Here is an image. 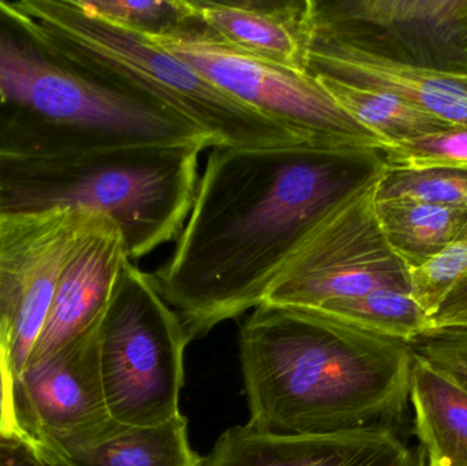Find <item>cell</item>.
Wrapping results in <instances>:
<instances>
[{"label": "cell", "instance_id": "cell-1", "mask_svg": "<svg viewBox=\"0 0 467 466\" xmlns=\"http://www.w3.org/2000/svg\"><path fill=\"white\" fill-rule=\"evenodd\" d=\"M378 150L213 147L159 290L193 339L264 303L304 243L384 171Z\"/></svg>", "mask_w": 467, "mask_h": 466}, {"label": "cell", "instance_id": "cell-2", "mask_svg": "<svg viewBox=\"0 0 467 466\" xmlns=\"http://www.w3.org/2000/svg\"><path fill=\"white\" fill-rule=\"evenodd\" d=\"M247 426L272 435L400 430L413 352L305 309L261 304L239 333Z\"/></svg>", "mask_w": 467, "mask_h": 466}, {"label": "cell", "instance_id": "cell-3", "mask_svg": "<svg viewBox=\"0 0 467 466\" xmlns=\"http://www.w3.org/2000/svg\"><path fill=\"white\" fill-rule=\"evenodd\" d=\"M213 137L63 51L0 0V158H52Z\"/></svg>", "mask_w": 467, "mask_h": 466}, {"label": "cell", "instance_id": "cell-4", "mask_svg": "<svg viewBox=\"0 0 467 466\" xmlns=\"http://www.w3.org/2000/svg\"><path fill=\"white\" fill-rule=\"evenodd\" d=\"M202 144H140L0 158V215L71 208L111 219L129 260L177 241L193 207Z\"/></svg>", "mask_w": 467, "mask_h": 466}, {"label": "cell", "instance_id": "cell-5", "mask_svg": "<svg viewBox=\"0 0 467 466\" xmlns=\"http://www.w3.org/2000/svg\"><path fill=\"white\" fill-rule=\"evenodd\" d=\"M13 3L63 51L177 112L213 137L216 147L305 144L287 129L219 89L163 47L96 16L82 0Z\"/></svg>", "mask_w": 467, "mask_h": 466}, {"label": "cell", "instance_id": "cell-6", "mask_svg": "<svg viewBox=\"0 0 467 466\" xmlns=\"http://www.w3.org/2000/svg\"><path fill=\"white\" fill-rule=\"evenodd\" d=\"M189 342L155 276L128 260L99 325L101 379L117 423L153 427L181 415Z\"/></svg>", "mask_w": 467, "mask_h": 466}, {"label": "cell", "instance_id": "cell-7", "mask_svg": "<svg viewBox=\"0 0 467 466\" xmlns=\"http://www.w3.org/2000/svg\"><path fill=\"white\" fill-rule=\"evenodd\" d=\"M148 38L305 144L384 150L383 142L337 106L315 77L241 51L213 35L202 21L174 35Z\"/></svg>", "mask_w": 467, "mask_h": 466}, {"label": "cell", "instance_id": "cell-8", "mask_svg": "<svg viewBox=\"0 0 467 466\" xmlns=\"http://www.w3.org/2000/svg\"><path fill=\"white\" fill-rule=\"evenodd\" d=\"M378 180L304 243L263 304L316 311L378 290L410 293L408 268L387 243L376 215Z\"/></svg>", "mask_w": 467, "mask_h": 466}, {"label": "cell", "instance_id": "cell-9", "mask_svg": "<svg viewBox=\"0 0 467 466\" xmlns=\"http://www.w3.org/2000/svg\"><path fill=\"white\" fill-rule=\"evenodd\" d=\"M313 24L317 40L467 74V0H315Z\"/></svg>", "mask_w": 467, "mask_h": 466}, {"label": "cell", "instance_id": "cell-10", "mask_svg": "<svg viewBox=\"0 0 467 466\" xmlns=\"http://www.w3.org/2000/svg\"><path fill=\"white\" fill-rule=\"evenodd\" d=\"M87 210L0 215V350L18 377L29 361Z\"/></svg>", "mask_w": 467, "mask_h": 466}, {"label": "cell", "instance_id": "cell-11", "mask_svg": "<svg viewBox=\"0 0 467 466\" xmlns=\"http://www.w3.org/2000/svg\"><path fill=\"white\" fill-rule=\"evenodd\" d=\"M99 325L14 378L22 429L62 454L98 442L122 426L107 407Z\"/></svg>", "mask_w": 467, "mask_h": 466}, {"label": "cell", "instance_id": "cell-12", "mask_svg": "<svg viewBox=\"0 0 467 466\" xmlns=\"http://www.w3.org/2000/svg\"><path fill=\"white\" fill-rule=\"evenodd\" d=\"M128 260L117 224L89 211L63 265L27 366L49 357L100 323Z\"/></svg>", "mask_w": 467, "mask_h": 466}, {"label": "cell", "instance_id": "cell-13", "mask_svg": "<svg viewBox=\"0 0 467 466\" xmlns=\"http://www.w3.org/2000/svg\"><path fill=\"white\" fill-rule=\"evenodd\" d=\"M202 466H427L424 451L389 427L329 435H272L247 426L224 431Z\"/></svg>", "mask_w": 467, "mask_h": 466}, {"label": "cell", "instance_id": "cell-14", "mask_svg": "<svg viewBox=\"0 0 467 466\" xmlns=\"http://www.w3.org/2000/svg\"><path fill=\"white\" fill-rule=\"evenodd\" d=\"M202 24L224 43L309 73L315 0H191Z\"/></svg>", "mask_w": 467, "mask_h": 466}, {"label": "cell", "instance_id": "cell-15", "mask_svg": "<svg viewBox=\"0 0 467 466\" xmlns=\"http://www.w3.org/2000/svg\"><path fill=\"white\" fill-rule=\"evenodd\" d=\"M309 74L394 93L444 122L467 129V74L410 67L317 38L310 48Z\"/></svg>", "mask_w": 467, "mask_h": 466}, {"label": "cell", "instance_id": "cell-16", "mask_svg": "<svg viewBox=\"0 0 467 466\" xmlns=\"http://www.w3.org/2000/svg\"><path fill=\"white\" fill-rule=\"evenodd\" d=\"M409 404L427 466H467V390L413 353Z\"/></svg>", "mask_w": 467, "mask_h": 466}, {"label": "cell", "instance_id": "cell-17", "mask_svg": "<svg viewBox=\"0 0 467 466\" xmlns=\"http://www.w3.org/2000/svg\"><path fill=\"white\" fill-rule=\"evenodd\" d=\"M63 456L74 466H202L204 461L192 449L182 413L159 426H120L109 437Z\"/></svg>", "mask_w": 467, "mask_h": 466}, {"label": "cell", "instance_id": "cell-18", "mask_svg": "<svg viewBox=\"0 0 467 466\" xmlns=\"http://www.w3.org/2000/svg\"><path fill=\"white\" fill-rule=\"evenodd\" d=\"M387 243L408 270L443 251L467 223V210L408 200H376Z\"/></svg>", "mask_w": 467, "mask_h": 466}, {"label": "cell", "instance_id": "cell-19", "mask_svg": "<svg viewBox=\"0 0 467 466\" xmlns=\"http://www.w3.org/2000/svg\"><path fill=\"white\" fill-rule=\"evenodd\" d=\"M315 78L337 106L383 142L384 150L416 137L454 128L451 123L444 122L394 93L358 87L328 77Z\"/></svg>", "mask_w": 467, "mask_h": 466}, {"label": "cell", "instance_id": "cell-20", "mask_svg": "<svg viewBox=\"0 0 467 466\" xmlns=\"http://www.w3.org/2000/svg\"><path fill=\"white\" fill-rule=\"evenodd\" d=\"M315 312L406 344L430 330V317L410 293L398 290H378L361 297L335 301Z\"/></svg>", "mask_w": 467, "mask_h": 466}, {"label": "cell", "instance_id": "cell-21", "mask_svg": "<svg viewBox=\"0 0 467 466\" xmlns=\"http://www.w3.org/2000/svg\"><path fill=\"white\" fill-rule=\"evenodd\" d=\"M100 18L145 37H163L199 24L191 0H82Z\"/></svg>", "mask_w": 467, "mask_h": 466}, {"label": "cell", "instance_id": "cell-22", "mask_svg": "<svg viewBox=\"0 0 467 466\" xmlns=\"http://www.w3.org/2000/svg\"><path fill=\"white\" fill-rule=\"evenodd\" d=\"M376 200H408L467 210V170L384 169L376 183Z\"/></svg>", "mask_w": 467, "mask_h": 466}, {"label": "cell", "instance_id": "cell-23", "mask_svg": "<svg viewBox=\"0 0 467 466\" xmlns=\"http://www.w3.org/2000/svg\"><path fill=\"white\" fill-rule=\"evenodd\" d=\"M410 295L433 316L449 293L467 275V223L460 234L432 259L408 270Z\"/></svg>", "mask_w": 467, "mask_h": 466}, {"label": "cell", "instance_id": "cell-24", "mask_svg": "<svg viewBox=\"0 0 467 466\" xmlns=\"http://www.w3.org/2000/svg\"><path fill=\"white\" fill-rule=\"evenodd\" d=\"M389 170H467V129L454 126L438 133L416 137L383 150Z\"/></svg>", "mask_w": 467, "mask_h": 466}, {"label": "cell", "instance_id": "cell-25", "mask_svg": "<svg viewBox=\"0 0 467 466\" xmlns=\"http://www.w3.org/2000/svg\"><path fill=\"white\" fill-rule=\"evenodd\" d=\"M409 345L467 390V328H432Z\"/></svg>", "mask_w": 467, "mask_h": 466}, {"label": "cell", "instance_id": "cell-26", "mask_svg": "<svg viewBox=\"0 0 467 466\" xmlns=\"http://www.w3.org/2000/svg\"><path fill=\"white\" fill-rule=\"evenodd\" d=\"M0 466H74L60 451L40 440L0 442Z\"/></svg>", "mask_w": 467, "mask_h": 466}, {"label": "cell", "instance_id": "cell-27", "mask_svg": "<svg viewBox=\"0 0 467 466\" xmlns=\"http://www.w3.org/2000/svg\"><path fill=\"white\" fill-rule=\"evenodd\" d=\"M11 440H37L30 437L16 416L14 374L10 361L0 350V442Z\"/></svg>", "mask_w": 467, "mask_h": 466}, {"label": "cell", "instance_id": "cell-28", "mask_svg": "<svg viewBox=\"0 0 467 466\" xmlns=\"http://www.w3.org/2000/svg\"><path fill=\"white\" fill-rule=\"evenodd\" d=\"M432 328H467V275L430 317V330Z\"/></svg>", "mask_w": 467, "mask_h": 466}]
</instances>
